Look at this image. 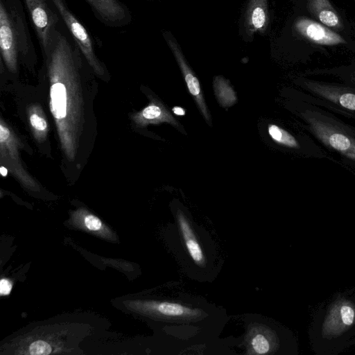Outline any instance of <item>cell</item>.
<instances>
[{"label": "cell", "mask_w": 355, "mask_h": 355, "mask_svg": "<svg viewBox=\"0 0 355 355\" xmlns=\"http://www.w3.org/2000/svg\"><path fill=\"white\" fill-rule=\"evenodd\" d=\"M58 12L68 33L80 50L88 64L98 73H103L104 68L98 59L92 38L84 25L69 9L66 0H50Z\"/></svg>", "instance_id": "obj_5"}, {"label": "cell", "mask_w": 355, "mask_h": 355, "mask_svg": "<svg viewBox=\"0 0 355 355\" xmlns=\"http://www.w3.org/2000/svg\"><path fill=\"white\" fill-rule=\"evenodd\" d=\"M294 112L305 130L323 147L355 165V126L334 112L297 98Z\"/></svg>", "instance_id": "obj_2"}, {"label": "cell", "mask_w": 355, "mask_h": 355, "mask_svg": "<svg viewBox=\"0 0 355 355\" xmlns=\"http://www.w3.org/2000/svg\"><path fill=\"white\" fill-rule=\"evenodd\" d=\"M177 218L184 244L190 257L196 264H203L205 258L202 248L188 220L181 211H178Z\"/></svg>", "instance_id": "obj_11"}, {"label": "cell", "mask_w": 355, "mask_h": 355, "mask_svg": "<svg viewBox=\"0 0 355 355\" xmlns=\"http://www.w3.org/2000/svg\"><path fill=\"white\" fill-rule=\"evenodd\" d=\"M0 172H1V175L3 177L7 175V173H8L7 168H5L4 166H1Z\"/></svg>", "instance_id": "obj_24"}, {"label": "cell", "mask_w": 355, "mask_h": 355, "mask_svg": "<svg viewBox=\"0 0 355 355\" xmlns=\"http://www.w3.org/2000/svg\"><path fill=\"white\" fill-rule=\"evenodd\" d=\"M10 137V131L9 130L3 126L2 124L0 125V141L3 143L6 141Z\"/></svg>", "instance_id": "obj_22"}, {"label": "cell", "mask_w": 355, "mask_h": 355, "mask_svg": "<svg viewBox=\"0 0 355 355\" xmlns=\"http://www.w3.org/2000/svg\"><path fill=\"white\" fill-rule=\"evenodd\" d=\"M30 121L33 127L38 130H44L46 128V121L36 114L31 116Z\"/></svg>", "instance_id": "obj_20"}, {"label": "cell", "mask_w": 355, "mask_h": 355, "mask_svg": "<svg viewBox=\"0 0 355 355\" xmlns=\"http://www.w3.org/2000/svg\"><path fill=\"white\" fill-rule=\"evenodd\" d=\"M51 352V347L43 340L35 341L29 347V353L32 355H47Z\"/></svg>", "instance_id": "obj_17"}, {"label": "cell", "mask_w": 355, "mask_h": 355, "mask_svg": "<svg viewBox=\"0 0 355 355\" xmlns=\"http://www.w3.org/2000/svg\"><path fill=\"white\" fill-rule=\"evenodd\" d=\"M85 224L86 227L92 231L98 230L101 228V221L93 215H88L85 218Z\"/></svg>", "instance_id": "obj_19"}, {"label": "cell", "mask_w": 355, "mask_h": 355, "mask_svg": "<svg viewBox=\"0 0 355 355\" xmlns=\"http://www.w3.org/2000/svg\"><path fill=\"white\" fill-rule=\"evenodd\" d=\"M12 284L6 279H1L0 282V293L1 295H8L11 291Z\"/></svg>", "instance_id": "obj_21"}, {"label": "cell", "mask_w": 355, "mask_h": 355, "mask_svg": "<svg viewBox=\"0 0 355 355\" xmlns=\"http://www.w3.org/2000/svg\"><path fill=\"white\" fill-rule=\"evenodd\" d=\"M308 8L322 24L327 26L341 28L338 15L329 0H307Z\"/></svg>", "instance_id": "obj_12"}, {"label": "cell", "mask_w": 355, "mask_h": 355, "mask_svg": "<svg viewBox=\"0 0 355 355\" xmlns=\"http://www.w3.org/2000/svg\"><path fill=\"white\" fill-rule=\"evenodd\" d=\"M296 30L311 42L322 45H336L345 43L338 34L322 24L307 18H300L295 23Z\"/></svg>", "instance_id": "obj_10"}, {"label": "cell", "mask_w": 355, "mask_h": 355, "mask_svg": "<svg viewBox=\"0 0 355 355\" xmlns=\"http://www.w3.org/2000/svg\"><path fill=\"white\" fill-rule=\"evenodd\" d=\"M340 82L299 79L303 92L298 98L355 120V72L340 76Z\"/></svg>", "instance_id": "obj_3"}, {"label": "cell", "mask_w": 355, "mask_h": 355, "mask_svg": "<svg viewBox=\"0 0 355 355\" xmlns=\"http://www.w3.org/2000/svg\"><path fill=\"white\" fill-rule=\"evenodd\" d=\"M266 21L265 10L260 6L255 7L251 15V21L256 29L261 28Z\"/></svg>", "instance_id": "obj_18"}, {"label": "cell", "mask_w": 355, "mask_h": 355, "mask_svg": "<svg viewBox=\"0 0 355 355\" xmlns=\"http://www.w3.org/2000/svg\"><path fill=\"white\" fill-rule=\"evenodd\" d=\"M4 2L18 40L20 57L25 60L34 59L35 46L21 0H4Z\"/></svg>", "instance_id": "obj_6"}, {"label": "cell", "mask_w": 355, "mask_h": 355, "mask_svg": "<svg viewBox=\"0 0 355 355\" xmlns=\"http://www.w3.org/2000/svg\"><path fill=\"white\" fill-rule=\"evenodd\" d=\"M51 103L56 119H63L67 113V90L60 82L53 83L51 87Z\"/></svg>", "instance_id": "obj_13"}, {"label": "cell", "mask_w": 355, "mask_h": 355, "mask_svg": "<svg viewBox=\"0 0 355 355\" xmlns=\"http://www.w3.org/2000/svg\"><path fill=\"white\" fill-rule=\"evenodd\" d=\"M44 58L61 18L50 0H23Z\"/></svg>", "instance_id": "obj_4"}, {"label": "cell", "mask_w": 355, "mask_h": 355, "mask_svg": "<svg viewBox=\"0 0 355 355\" xmlns=\"http://www.w3.org/2000/svg\"><path fill=\"white\" fill-rule=\"evenodd\" d=\"M96 18L107 26L121 28L130 24L132 15L119 0H85Z\"/></svg>", "instance_id": "obj_7"}, {"label": "cell", "mask_w": 355, "mask_h": 355, "mask_svg": "<svg viewBox=\"0 0 355 355\" xmlns=\"http://www.w3.org/2000/svg\"><path fill=\"white\" fill-rule=\"evenodd\" d=\"M173 112L178 115H183L184 114V110L182 108L178 107L173 108Z\"/></svg>", "instance_id": "obj_23"}, {"label": "cell", "mask_w": 355, "mask_h": 355, "mask_svg": "<svg viewBox=\"0 0 355 355\" xmlns=\"http://www.w3.org/2000/svg\"><path fill=\"white\" fill-rule=\"evenodd\" d=\"M214 87L216 98L223 107H228L236 103V93L225 80L216 77Z\"/></svg>", "instance_id": "obj_15"}, {"label": "cell", "mask_w": 355, "mask_h": 355, "mask_svg": "<svg viewBox=\"0 0 355 355\" xmlns=\"http://www.w3.org/2000/svg\"><path fill=\"white\" fill-rule=\"evenodd\" d=\"M0 51L8 67L15 70L20 56L19 43L4 0H0Z\"/></svg>", "instance_id": "obj_8"}, {"label": "cell", "mask_w": 355, "mask_h": 355, "mask_svg": "<svg viewBox=\"0 0 355 355\" xmlns=\"http://www.w3.org/2000/svg\"><path fill=\"white\" fill-rule=\"evenodd\" d=\"M318 354H334L355 342V288L336 295L316 313L310 328Z\"/></svg>", "instance_id": "obj_1"}, {"label": "cell", "mask_w": 355, "mask_h": 355, "mask_svg": "<svg viewBox=\"0 0 355 355\" xmlns=\"http://www.w3.org/2000/svg\"><path fill=\"white\" fill-rule=\"evenodd\" d=\"M141 115L147 121H165L175 127L180 125L173 116L162 105L156 103H151L145 107Z\"/></svg>", "instance_id": "obj_14"}, {"label": "cell", "mask_w": 355, "mask_h": 355, "mask_svg": "<svg viewBox=\"0 0 355 355\" xmlns=\"http://www.w3.org/2000/svg\"><path fill=\"white\" fill-rule=\"evenodd\" d=\"M164 36L177 60L189 93L194 98L205 119L209 124H211L210 114L205 104L198 79L185 61L176 42L172 40L168 33H164Z\"/></svg>", "instance_id": "obj_9"}, {"label": "cell", "mask_w": 355, "mask_h": 355, "mask_svg": "<svg viewBox=\"0 0 355 355\" xmlns=\"http://www.w3.org/2000/svg\"><path fill=\"white\" fill-rule=\"evenodd\" d=\"M252 348L256 354H267L270 349V343L268 339L262 334H255L250 342Z\"/></svg>", "instance_id": "obj_16"}]
</instances>
